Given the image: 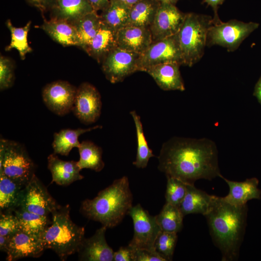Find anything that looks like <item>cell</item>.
I'll return each mask as SVG.
<instances>
[{
  "label": "cell",
  "mask_w": 261,
  "mask_h": 261,
  "mask_svg": "<svg viewBox=\"0 0 261 261\" xmlns=\"http://www.w3.org/2000/svg\"><path fill=\"white\" fill-rule=\"evenodd\" d=\"M158 159V168L166 177L188 185L221 175L216 145L208 138H171L163 144Z\"/></svg>",
  "instance_id": "obj_1"
},
{
  "label": "cell",
  "mask_w": 261,
  "mask_h": 261,
  "mask_svg": "<svg viewBox=\"0 0 261 261\" xmlns=\"http://www.w3.org/2000/svg\"><path fill=\"white\" fill-rule=\"evenodd\" d=\"M246 204L237 206L223 197L215 196L208 212L204 216L213 242L220 250L222 261L238 259L246 226Z\"/></svg>",
  "instance_id": "obj_2"
},
{
  "label": "cell",
  "mask_w": 261,
  "mask_h": 261,
  "mask_svg": "<svg viewBox=\"0 0 261 261\" xmlns=\"http://www.w3.org/2000/svg\"><path fill=\"white\" fill-rule=\"evenodd\" d=\"M132 199L128 178L124 176L115 180L93 199L83 201L80 212L88 219L111 228L129 214L132 206Z\"/></svg>",
  "instance_id": "obj_3"
},
{
  "label": "cell",
  "mask_w": 261,
  "mask_h": 261,
  "mask_svg": "<svg viewBox=\"0 0 261 261\" xmlns=\"http://www.w3.org/2000/svg\"><path fill=\"white\" fill-rule=\"evenodd\" d=\"M70 209L68 204L59 205L51 213V225L40 238L44 248L53 250L62 261L78 252L85 238L84 228L72 220Z\"/></svg>",
  "instance_id": "obj_4"
},
{
  "label": "cell",
  "mask_w": 261,
  "mask_h": 261,
  "mask_svg": "<svg viewBox=\"0 0 261 261\" xmlns=\"http://www.w3.org/2000/svg\"><path fill=\"white\" fill-rule=\"evenodd\" d=\"M213 18L194 13L186 14L177 33L182 65L191 67L202 58L206 45L207 35Z\"/></svg>",
  "instance_id": "obj_5"
},
{
  "label": "cell",
  "mask_w": 261,
  "mask_h": 261,
  "mask_svg": "<svg viewBox=\"0 0 261 261\" xmlns=\"http://www.w3.org/2000/svg\"><path fill=\"white\" fill-rule=\"evenodd\" d=\"M35 166L20 143L1 138L0 173L25 187L34 174Z\"/></svg>",
  "instance_id": "obj_6"
},
{
  "label": "cell",
  "mask_w": 261,
  "mask_h": 261,
  "mask_svg": "<svg viewBox=\"0 0 261 261\" xmlns=\"http://www.w3.org/2000/svg\"><path fill=\"white\" fill-rule=\"evenodd\" d=\"M259 26L257 23H246L235 19L212 24L208 31L206 45H218L229 51H234Z\"/></svg>",
  "instance_id": "obj_7"
},
{
  "label": "cell",
  "mask_w": 261,
  "mask_h": 261,
  "mask_svg": "<svg viewBox=\"0 0 261 261\" xmlns=\"http://www.w3.org/2000/svg\"><path fill=\"white\" fill-rule=\"evenodd\" d=\"M128 214L132 219L134 230L133 237L128 245L134 250H155L156 240L162 232L155 216H151L140 204L132 206Z\"/></svg>",
  "instance_id": "obj_8"
},
{
  "label": "cell",
  "mask_w": 261,
  "mask_h": 261,
  "mask_svg": "<svg viewBox=\"0 0 261 261\" xmlns=\"http://www.w3.org/2000/svg\"><path fill=\"white\" fill-rule=\"evenodd\" d=\"M167 62H176L182 65L177 33L152 41L146 50L140 55L139 71L145 72L152 66Z\"/></svg>",
  "instance_id": "obj_9"
},
{
  "label": "cell",
  "mask_w": 261,
  "mask_h": 261,
  "mask_svg": "<svg viewBox=\"0 0 261 261\" xmlns=\"http://www.w3.org/2000/svg\"><path fill=\"white\" fill-rule=\"evenodd\" d=\"M140 55L117 46L114 48L101 62L102 70L106 79L112 83H116L139 71Z\"/></svg>",
  "instance_id": "obj_10"
},
{
  "label": "cell",
  "mask_w": 261,
  "mask_h": 261,
  "mask_svg": "<svg viewBox=\"0 0 261 261\" xmlns=\"http://www.w3.org/2000/svg\"><path fill=\"white\" fill-rule=\"evenodd\" d=\"M58 206L34 174L23 188L19 207L39 215L48 216Z\"/></svg>",
  "instance_id": "obj_11"
},
{
  "label": "cell",
  "mask_w": 261,
  "mask_h": 261,
  "mask_svg": "<svg viewBox=\"0 0 261 261\" xmlns=\"http://www.w3.org/2000/svg\"><path fill=\"white\" fill-rule=\"evenodd\" d=\"M102 106L101 95L93 85L85 82L77 88L72 111L83 123L96 122L100 116Z\"/></svg>",
  "instance_id": "obj_12"
},
{
  "label": "cell",
  "mask_w": 261,
  "mask_h": 261,
  "mask_svg": "<svg viewBox=\"0 0 261 261\" xmlns=\"http://www.w3.org/2000/svg\"><path fill=\"white\" fill-rule=\"evenodd\" d=\"M77 88L67 81L58 80L43 88V101L51 112L62 116L72 111Z\"/></svg>",
  "instance_id": "obj_13"
},
{
  "label": "cell",
  "mask_w": 261,
  "mask_h": 261,
  "mask_svg": "<svg viewBox=\"0 0 261 261\" xmlns=\"http://www.w3.org/2000/svg\"><path fill=\"white\" fill-rule=\"evenodd\" d=\"M185 15L186 14L181 12L175 4L160 3L149 28L153 41L176 34L184 22Z\"/></svg>",
  "instance_id": "obj_14"
},
{
  "label": "cell",
  "mask_w": 261,
  "mask_h": 261,
  "mask_svg": "<svg viewBox=\"0 0 261 261\" xmlns=\"http://www.w3.org/2000/svg\"><path fill=\"white\" fill-rule=\"evenodd\" d=\"M45 250L40 238L19 230L11 236L6 253V261L26 257L37 258Z\"/></svg>",
  "instance_id": "obj_15"
},
{
  "label": "cell",
  "mask_w": 261,
  "mask_h": 261,
  "mask_svg": "<svg viewBox=\"0 0 261 261\" xmlns=\"http://www.w3.org/2000/svg\"><path fill=\"white\" fill-rule=\"evenodd\" d=\"M107 228L98 229L91 237L84 239L78 251L79 260L84 261H112L114 251L105 237Z\"/></svg>",
  "instance_id": "obj_16"
},
{
  "label": "cell",
  "mask_w": 261,
  "mask_h": 261,
  "mask_svg": "<svg viewBox=\"0 0 261 261\" xmlns=\"http://www.w3.org/2000/svg\"><path fill=\"white\" fill-rule=\"evenodd\" d=\"M152 41L149 28L128 25L116 32L117 47L139 54L146 50Z\"/></svg>",
  "instance_id": "obj_17"
},
{
  "label": "cell",
  "mask_w": 261,
  "mask_h": 261,
  "mask_svg": "<svg viewBox=\"0 0 261 261\" xmlns=\"http://www.w3.org/2000/svg\"><path fill=\"white\" fill-rule=\"evenodd\" d=\"M180 65L176 62L164 63L152 66L145 72L164 90L184 91L185 87L179 70Z\"/></svg>",
  "instance_id": "obj_18"
},
{
  "label": "cell",
  "mask_w": 261,
  "mask_h": 261,
  "mask_svg": "<svg viewBox=\"0 0 261 261\" xmlns=\"http://www.w3.org/2000/svg\"><path fill=\"white\" fill-rule=\"evenodd\" d=\"M219 177L229 186V192L223 198L229 203L241 206L246 204L249 200L261 199V190L258 188L259 182L256 177L238 182L227 179L221 174Z\"/></svg>",
  "instance_id": "obj_19"
},
{
  "label": "cell",
  "mask_w": 261,
  "mask_h": 261,
  "mask_svg": "<svg viewBox=\"0 0 261 261\" xmlns=\"http://www.w3.org/2000/svg\"><path fill=\"white\" fill-rule=\"evenodd\" d=\"M48 168L52 174V183L66 186L84 178L80 172L81 170L77 161L60 160L55 153L47 158Z\"/></svg>",
  "instance_id": "obj_20"
},
{
  "label": "cell",
  "mask_w": 261,
  "mask_h": 261,
  "mask_svg": "<svg viewBox=\"0 0 261 261\" xmlns=\"http://www.w3.org/2000/svg\"><path fill=\"white\" fill-rule=\"evenodd\" d=\"M40 28L53 40L63 46L80 47V42L73 24L62 19L51 18L44 20Z\"/></svg>",
  "instance_id": "obj_21"
},
{
  "label": "cell",
  "mask_w": 261,
  "mask_h": 261,
  "mask_svg": "<svg viewBox=\"0 0 261 261\" xmlns=\"http://www.w3.org/2000/svg\"><path fill=\"white\" fill-rule=\"evenodd\" d=\"M93 11L88 0H56L50 10L51 18L72 24Z\"/></svg>",
  "instance_id": "obj_22"
},
{
  "label": "cell",
  "mask_w": 261,
  "mask_h": 261,
  "mask_svg": "<svg viewBox=\"0 0 261 261\" xmlns=\"http://www.w3.org/2000/svg\"><path fill=\"white\" fill-rule=\"evenodd\" d=\"M116 32L101 21L97 33L85 51L101 63L107 54L117 46Z\"/></svg>",
  "instance_id": "obj_23"
},
{
  "label": "cell",
  "mask_w": 261,
  "mask_h": 261,
  "mask_svg": "<svg viewBox=\"0 0 261 261\" xmlns=\"http://www.w3.org/2000/svg\"><path fill=\"white\" fill-rule=\"evenodd\" d=\"M215 196L198 189L194 185H188L186 195L179 207L184 216L190 214L204 216L209 210Z\"/></svg>",
  "instance_id": "obj_24"
},
{
  "label": "cell",
  "mask_w": 261,
  "mask_h": 261,
  "mask_svg": "<svg viewBox=\"0 0 261 261\" xmlns=\"http://www.w3.org/2000/svg\"><path fill=\"white\" fill-rule=\"evenodd\" d=\"M102 128V126L96 125L87 129L78 128L75 130L66 129L55 133L52 143L54 153L68 156L73 148H78L79 146L80 143L78 138L81 135Z\"/></svg>",
  "instance_id": "obj_25"
},
{
  "label": "cell",
  "mask_w": 261,
  "mask_h": 261,
  "mask_svg": "<svg viewBox=\"0 0 261 261\" xmlns=\"http://www.w3.org/2000/svg\"><path fill=\"white\" fill-rule=\"evenodd\" d=\"M24 187L0 173V211H14L20 207Z\"/></svg>",
  "instance_id": "obj_26"
},
{
  "label": "cell",
  "mask_w": 261,
  "mask_h": 261,
  "mask_svg": "<svg viewBox=\"0 0 261 261\" xmlns=\"http://www.w3.org/2000/svg\"><path fill=\"white\" fill-rule=\"evenodd\" d=\"M19 222L20 230L40 238L50 224L48 216H44L29 212L21 207L14 211Z\"/></svg>",
  "instance_id": "obj_27"
},
{
  "label": "cell",
  "mask_w": 261,
  "mask_h": 261,
  "mask_svg": "<svg viewBox=\"0 0 261 261\" xmlns=\"http://www.w3.org/2000/svg\"><path fill=\"white\" fill-rule=\"evenodd\" d=\"M156 0H141L130 8L128 25L150 28L160 4Z\"/></svg>",
  "instance_id": "obj_28"
},
{
  "label": "cell",
  "mask_w": 261,
  "mask_h": 261,
  "mask_svg": "<svg viewBox=\"0 0 261 261\" xmlns=\"http://www.w3.org/2000/svg\"><path fill=\"white\" fill-rule=\"evenodd\" d=\"M130 8L114 0L102 11L101 21L117 32L128 25Z\"/></svg>",
  "instance_id": "obj_29"
},
{
  "label": "cell",
  "mask_w": 261,
  "mask_h": 261,
  "mask_svg": "<svg viewBox=\"0 0 261 261\" xmlns=\"http://www.w3.org/2000/svg\"><path fill=\"white\" fill-rule=\"evenodd\" d=\"M78 148L80 158L77 162L81 170L87 168L100 172L103 169L104 163L102 160V150L101 147L92 142L84 141Z\"/></svg>",
  "instance_id": "obj_30"
},
{
  "label": "cell",
  "mask_w": 261,
  "mask_h": 261,
  "mask_svg": "<svg viewBox=\"0 0 261 261\" xmlns=\"http://www.w3.org/2000/svg\"><path fill=\"white\" fill-rule=\"evenodd\" d=\"M101 19L93 11L73 23L80 42V47L86 50L100 28Z\"/></svg>",
  "instance_id": "obj_31"
},
{
  "label": "cell",
  "mask_w": 261,
  "mask_h": 261,
  "mask_svg": "<svg viewBox=\"0 0 261 261\" xmlns=\"http://www.w3.org/2000/svg\"><path fill=\"white\" fill-rule=\"evenodd\" d=\"M155 217L162 232L177 233L182 229L184 216L179 206L165 203Z\"/></svg>",
  "instance_id": "obj_32"
},
{
  "label": "cell",
  "mask_w": 261,
  "mask_h": 261,
  "mask_svg": "<svg viewBox=\"0 0 261 261\" xmlns=\"http://www.w3.org/2000/svg\"><path fill=\"white\" fill-rule=\"evenodd\" d=\"M133 119L136 132L137 148L136 160L133 164L138 168H145L148 164L149 159L155 155L149 147L145 138L140 116L135 111L130 112Z\"/></svg>",
  "instance_id": "obj_33"
},
{
  "label": "cell",
  "mask_w": 261,
  "mask_h": 261,
  "mask_svg": "<svg viewBox=\"0 0 261 261\" xmlns=\"http://www.w3.org/2000/svg\"><path fill=\"white\" fill-rule=\"evenodd\" d=\"M31 23L29 21L24 27L16 28L13 25L10 19L6 21V26L10 31L11 39L9 45L5 47V50L10 51L13 48L16 49L22 59H24L26 54L32 51L27 40Z\"/></svg>",
  "instance_id": "obj_34"
},
{
  "label": "cell",
  "mask_w": 261,
  "mask_h": 261,
  "mask_svg": "<svg viewBox=\"0 0 261 261\" xmlns=\"http://www.w3.org/2000/svg\"><path fill=\"white\" fill-rule=\"evenodd\" d=\"M177 233L161 232L154 245L156 251L167 261H172L177 241Z\"/></svg>",
  "instance_id": "obj_35"
},
{
  "label": "cell",
  "mask_w": 261,
  "mask_h": 261,
  "mask_svg": "<svg viewBox=\"0 0 261 261\" xmlns=\"http://www.w3.org/2000/svg\"><path fill=\"white\" fill-rule=\"evenodd\" d=\"M167 179L166 203L179 206L186 195L187 184L174 177H167Z\"/></svg>",
  "instance_id": "obj_36"
},
{
  "label": "cell",
  "mask_w": 261,
  "mask_h": 261,
  "mask_svg": "<svg viewBox=\"0 0 261 261\" xmlns=\"http://www.w3.org/2000/svg\"><path fill=\"white\" fill-rule=\"evenodd\" d=\"M19 230V222L14 211H0V235L11 236Z\"/></svg>",
  "instance_id": "obj_37"
},
{
  "label": "cell",
  "mask_w": 261,
  "mask_h": 261,
  "mask_svg": "<svg viewBox=\"0 0 261 261\" xmlns=\"http://www.w3.org/2000/svg\"><path fill=\"white\" fill-rule=\"evenodd\" d=\"M14 68L12 61L8 58L0 57V88L3 90L10 88L14 81Z\"/></svg>",
  "instance_id": "obj_38"
},
{
  "label": "cell",
  "mask_w": 261,
  "mask_h": 261,
  "mask_svg": "<svg viewBox=\"0 0 261 261\" xmlns=\"http://www.w3.org/2000/svg\"><path fill=\"white\" fill-rule=\"evenodd\" d=\"M134 261H166L155 250H134Z\"/></svg>",
  "instance_id": "obj_39"
},
{
  "label": "cell",
  "mask_w": 261,
  "mask_h": 261,
  "mask_svg": "<svg viewBox=\"0 0 261 261\" xmlns=\"http://www.w3.org/2000/svg\"><path fill=\"white\" fill-rule=\"evenodd\" d=\"M134 249L128 245L121 246L116 252H114V261H134Z\"/></svg>",
  "instance_id": "obj_40"
},
{
  "label": "cell",
  "mask_w": 261,
  "mask_h": 261,
  "mask_svg": "<svg viewBox=\"0 0 261 261\" xmlns=\"http://www.w3.org/2000/svg\"><path fill=\"white\" fill-rule=\"evenodd\" d=\"M29 4L39 9L42 14L50 11L56 0H25Z\"/></svg>",
  "instance_id": "obj_41"
},
{
  "label": "cell",
  "mask_w": 261,
  "mask_h": 261,
  "mask_svg": "<svg viewBox=\"0 0 261 261\" xmlns=\"http://www.w3.org/2000/svg\"><path fill=\"white\" fill-rule=\"evenodd\" d=\"M225 0H204V2L206 3L213 9L214 15L213 17V24L218 23L221 21L218 14V9L219 5H221Z\"/></svg>",
  "instance_id": "obj_42"
},
{
  "label": "cell",
  "mask_w": 261,
  "mask_h": 261,
  "mask_svg": "<svg viewBox=\"0 0 261 261\" xmlns=\"http://www.w3.org/2000/svg\"><path fill=\"white\" fill-rule=\"evenodd\" d=\"M94 11H102L109 4L110 0H88Z\"/></svg>",
  "instance_id": "obj_43"
},
{
  "label": "cell",
  "mask_w": 261,
  "mask_h": 261,
  "mask_svg": "<svg viewBox=\"0 0 261 261\" xmlns=\"http://www.w3.org/2000/svg\"><path fill=\"white\" fill-rule=\"evenodd\" d=\"M11 236L0 235V249L1 251L6 252Z\"/></svg>",
  "instance_id": "obj_44"
},
{
  "label": "cell",
  "mask_w": 261,
  "mask_h": 261,
  "mask_svg": "<svg viewBox=\"0 0 261 261\" xmlns=\"http://www.w3.org/2000/svg\"><path fill=\"white\" fill-rule=\"evenodd\" d=\"M254 96L261 104V76L255 87Z\"/></svg>",
  "instance_id": "obj_45"
},
{
  "label": "cell",
  "mask_w": 261,
  "mask_h": 261,
  "mask_svg": "<svg viewBox=\"0 0 261 261\" xmlns=\"http://www.w3.org/2000/svg\"><path fill=\"white\" fill-rule=\"evenodd\" d=\"M126 7L130 8L134 4L141 0H113Z\"/></svg>",
  "instance_id": "obj_46"
},
{
  "label": "cell",
  "mask_w": 261,
  "mask_h": 261,
  "mask_svg": "<svg viewBox=\"0 0 261 261\" xmlns=\"http://www.w3.org/2000/svg\"><path fill=\"white\" fill-rule=\"evenodd\" d=\"M160 3H169L175 4L179 0H156Z\"/></svg>",
  "instance_id": "obj_47"
}]
</instances>
